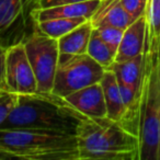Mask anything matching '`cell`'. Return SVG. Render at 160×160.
Wrapping results in <instances>:
<instances>
[{
  "label": "cell",
  "instance_id": "7a4b0ae2",
  "mask_svg": "<svg viewBox=\"0 0 160 160\" xmlns=\"http://www.w3.org/2000/svg\"><path fill=\"white\" fill-rule=\"evenodd\" d=\"M75 136L79 160H139L138 136L108 116H85Z\"/></svg>",
  "mask_w": 160,
  "mask_h": 160
},
{
  "label": "cell",
  "instance_id": "5b68a950",
  "mask_svg": "<svg viewBox=\"0 0 160 160\" xmlns=\"http://www.w3.org/2000/svg\"><path fill=\"white\" fill-rule=\"evenodd\" d=\"M105 68L88 54L59 55L52 92L65 98L78 90L101 81Z\"/></svg>",
  "mask_w": 160,
  "mask_h": 160
},
{
  "label": "cell",
  "instance_id": "cb8c5ba5",
  "mask_svg": "<svg viewBox=\"0 0 160 160\" xmlns=\"http://www.w3.org/2000/svg\"><path fill=\"white\" fill-rule=\"evenodd\" d=\"M32 2H33V0H22L23 9H24V13H25V17H27V19L30 18V12H31Z\"/></svg>",
  "mask_w": 160,
  "mask_h": 160
},
{
  "label": "cell",
  "instance_id": "4fadbf2b",
  "mask_svg": "<svg viewBox=\"0 0 160 160\" xmlns=\"http://www.w3.org/2000/svg\"><path fill=\"white\" fill-rule=\"evenodd\" d=\"M93 25L91 21L87 20L73 29L66 35L58 38L59 55H81L87 54Z\"/></svg>",
  "mask_w": 160,
  "mask_h": 160
},
{
  "label": "cell",
  "instance_id": "7c38bea8",
  "mask_svg": "<svg viewBox=\"0 0 160 160\" xmlns=\"http://www.w3.org/2000/svg\"><path fill=\"white\" fill-rule=\"evenodd\" d=\"M27 17L22 0H0V41L25 27Z\"/></svg>",
  "mask_w": 160,
  "mask_h": 160
},
{
  "label": "cell",
  "instance_id": "ffe728a7",
  "mask_svg": "<svg viewBox=\"0 0 160 160\" xmlns=\"http://www.w3.org/2000/svg\"><path fill=\"white\" fill-rule=\"evenodd\" d=\"M19 94L7 92L0 94V126L5 123L18 102Z\"/></svg>",
  "mask_w": 160,
  "mask_h": 160
},
{
  "label": "cell",
  "instance_id": "d4e9b609",
  "mask_svg": "<svg viewBox=\"0 0 160 160\" xmlns=\"http://www.w3.org/2000/svg\"><path fill=\"white\" fill-rule=\"evenodd\" d=\"M157 160H160V131H159V139H158V156Z\"/></svg>",
  "mask_w": 160,
  "mask_h": 160
},
{
  "label": "cell",
  "instance_id": "e0dca14e",
  "mask_svg": "<svg viewBox=\"0 0 160 160\" xmlns=\"http://www.w3.org/2000/svg\"><path fill=\"white\" fill-rule=\"evenodd\" d=\"M89 20L87 18H56L49 19V20L40 21L35 23V25L46 35L51 36L53 38L58 40L62 36L66 35L73 29L79 27L81 23Z\"/></svg>",
  "mask_w": 160,
  "mask_h": 160
},
{
  "label": "cell",
  "instance_id": "5bb4252c",
  "mask_svg": "<svg viewBox=\"0 0 160 160\" xmlns=\"http://www.w3.org/2000/svg\"><path fill=\"white\" fill-rule=\"evenodd\" d=\"M104 93L105 104H107L108 118L113 121L121 123L124 115V103H123L122 94L120 91L118 78L111 69H105L102 79L100 81Z\"/></svg>",
  "mask_w": 160,
  "mask_h": 160
},
{
  "label": "cell",
  "instance_id": "603a6c76",
  "mask_svg": "<svg viewBox=\"0 0 160 160\" xmlns=\"http://www.w3.org/2000/svg\"><path fill=\"white\" fill-rule=\"evenodd\" d=\"M89 1V0H33L31 11L33 9H44V8L55 7V6L67 5V3H77Z\"/></svg>",
  "mask_w": 160,
  "mask_h": 160
},
{
  "label": "cell",
  "instance_id": "d6986e66",
  "mask_svg": "<svg viewBox=\"0 0 160 160\" xmlns=\"http://www.w3.org/2000/svg\"><path fill=\"white\" fill-rule=\"evenodd\" d=\"M94 29L105 43H108L110 46L113 47L118 52V45H120L123 34H124V30L115 27H108V25L107 27L94 28Z\"/></svg>",
  "mask_w": 160,
  "mask_h": 160
},
{
  "label": "cell",
  "instance_id": "8992f818",
  "mask_svg": "<svg viewBox=\"0 0 160 160\" xmlns=\"http://www.w3.org/2000/svg\"><path fill=\"white\" fill-rule=\"evenodd\" d=\"M32 25V32L22 42L38 81V92H52L59 60L58 41L43 33L34 22Z\"/></svg>",
  "mask_w": 160,
  "mask_h": 160
},
{
  "label": "cell",
  "instance_id": "7402d4cb",
  "mask_svg": "<svg viewBox=\"0 0 160 160\" xmlns=\"http://www.w3.org/2000/svg\"><path fill=\"white\" fill-rule=\"evenodd\" d=\"M6 55L7 47L0 44V94L10 92L6 80Z\"/></svg>",
  "mask_w": 160,
  "mask_h": 160
},
{
  "label": "cell",
  "instance_id": "9a60e30c",
  "mask_svg": "<svg viewBox=\"0 0 160 160\" xmlns=\"http://www.w3.org/2000/svg\"><path fill=\"white\" fill-rule=\"evenodd\" d=\"M109 69L114 71L118 81L123 82L135 90L142 89L144 73V55L136 56L126 62H114Z\"/></svg>",
  "mask_w": 160,
  "mask_h": 160
},
{
  "label": "cell",
  "instance_id": "30bf717a",
  "mask_svg": "<svg viewBox=\"0 0 160 160\" xmlns=\"http://www.w3.org/2000/svg\"><path fill=\"white\" fill-rule=\"evenodd\" d=\"M146 40V17L142 14L124 30L116 52L115 62H126L144 53Z\"/></svg>",
  "mask_w": 160,
  "mask_h": 160
},
{
  "label": "cell",
  "instance_id": "277c9868",
  "mask_svg": "<svg viewBox=\"0 0 160 160\" xmlns=\"http://www.w3.org/2000/svg\"><path fill=\"white\" fill-rule=\"evenodd\" d=\"M139 160H157L160 131V52L144 51Z\"/></svg>",
  "mask_w": 160,
  "mask_h": 160
},
{
  "label": "cell",
  "instance_id": "ba28073f",
  "mask_svg": "<svg viewBox=\"0 0 160 160\" xmlns=\"http://www.w3.org/2000/svg\"><path fill=\"white\" fill-rule=\"evenodd\" d=\"M65 100L85 116L105 118L108 115L104 93L100 82L72 92L65 97Z\"/></svg>",
  "mask_w": 160,
  "mask_h": 160
},
{
  "label": "cell",
  "instance_id": "ac0fdd59",
  "mask_svg": "<svg viewBox=\"0 0 160 160\" xmlns=\"http://www.w3.org/2000/svg\"><path fill=\"white\" fill-rule=\"evenodd\" d=\"M87 54L105 69H109L115 62L116 51L100 38L94 28L88 44Z\"/></svg>",
  "mask_w": 160,
  "mask_h": 160
},
{
  "label": "cell",
  "instance_id": "8fae6325",
  "mask_svg": "<svg viewBox=\"0 0 160 160\" xmlns=\"http://www.w3.org/2000/svg\"><path fill=\"white\" fill-rule=\"evenodd\" d=\"M93 28L115 27L125 30L134 19L123 7L120 0H101L100 5L89 19Z\"/></svg>",
  "mask_w": 160,
  "mask_h": 160
},
{
  "label": "cell",
  "instance_id": "44dd1931",
  "mask_svg": "<svg viewBox=\"0 0 160 160\" xmlns=\"http://www.w3.org/2000/svg\"><path fill=\"white\" fill-rule=\"evenodd\" d=\"M126 11L133 17L134 20L142 17L146 12L148 0H120Z\"/></svg>",
  "mask_w": 160,
  "mask_h": 160
},
{
  "label": "cell",
  "instance_id": "9c48e42d",
  "mask_svg": "<svg viewBox=\"0 0 160 160\" xmlns=\"http://www.w3.org/2000/svg\"><path fill=\"white\" fill-rule=\"evenodd\" d=\"M101 0H89L83 2L67 3V5L55 6L44 9H33L30 12V19L34 22L49 20L56 18H87L90 19Z\"/></svg>",
  "mask_w": 160,
  "mask_h": 160
},
{
  "label": "cell",
  "instance_id": "6da1fadb",
  "mask_svg": "<svg viewBox=\"0 0 160 160\" xmlns=\"http://www.w3.org/2000/svg\"><path fill=\"white\" fill-rule=\"evenodd\" d=\"M85 118L65 98L53 92L19 94L18 102L0 128H28L75 135Z\"/></svg>",
  "mask_w": 160,
  "mask_h": 160
},
{
  "label": "cell",
  "instance_id": "2e32d148",
  "mask_svg": "<svg viewBox=\"0 0 160 160\" xmlns=\"http://www.w3.org/2000/svg\"><path fill=\"white\" fill-rule=\"evenodd\" d=\"M145 17L146 40L144 51L160 52V0H148Z\"/></svg>",
  "mask_w": 160,
  "mask_h": 160
},
{
  "label": "cell",
  "instance_id": "3957f363",
  "mask_svg": "<svg viewBox=\"0 0 160 160\" xmlns=\"http://www.w3.org/2000/svg\"><path fill=\"white\" fill-rule=\"evenodd\" d=\"M79 160L75 135L28 128H0V160Z\"/></svg>",
  "mask_w": 160,
  "mask_h": 160
},
{
  "label": "cell",
  "instance_id": "52a82bcc",
  "mask_svg": "<svg viewBox=\"0 0 160 160\" xmlns=\"http://www.w3.org/2000/svg\"><path fill=\"white\" fill-rule=\"evenodd\" d=\"M6 80L12 93L32 94L38 92V81L23 42L7 47Z\"/></svg>",
  "mask_w": 160,
  "mask_h": 160
}]
</instances>
